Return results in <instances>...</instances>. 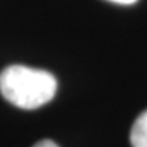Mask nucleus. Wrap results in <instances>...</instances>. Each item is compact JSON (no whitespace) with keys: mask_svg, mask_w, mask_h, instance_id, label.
<instances>
[{"mask_svg":"<svg viewBox=\"0 0 147 147\" xmlns=\"http://www.w3.org/2000/svg\"><path fill=\"white\" fill-rule=\"evenodd\" d=\"M112 3H116V4H123V5H129V4H134L136 3L138 0H109Z\"/></svg>","mask_w":147,"mask_h":147,"instance_id":"20e7f679","label":"nucleus"},{"mask_svg":"<svg viewBox=\"0 0 147 147\" xmlns=\"http://www.w3.org/2000/svg\"><path fill=\"white\" fill-rule=\"evenodd\" d=\"M33 147H59L53 140H49V139H44V140H40L37 142Z\"/></svg>","mask_w":147,"mask_h":147,"instance_id":"7ed1b4c3","label":"nucleus"},{"mask_svg":"<svg viewBox=\"0 0 147 147\" xmlns=\"http://www.w3.org/2000/svg\"><path fill=\"white\" fill-rule=\"evenodd\" d=\"M56 91L57 80L45 69L14 64L0 72V93L19 109L34 110L47 105Z\"/></svg>","mask_w":147,"mask_h":147,"instance_id":"f257e3e1","label":"nucleus"},{"mask_svg":"<svg viewBox=\"0 0 147 147\" xmlns=\"http://www.w3.org/2000/svg\"><path fill=\"white\" fill-rule=\"evenodd\" d=\"M129 140L132 147H147V109L143 110L134 121Z\"/></svg>","mask_w":147,"mask_h":147,"instance_id":"f03ea898","label":"nucleus"}]
</instances>
